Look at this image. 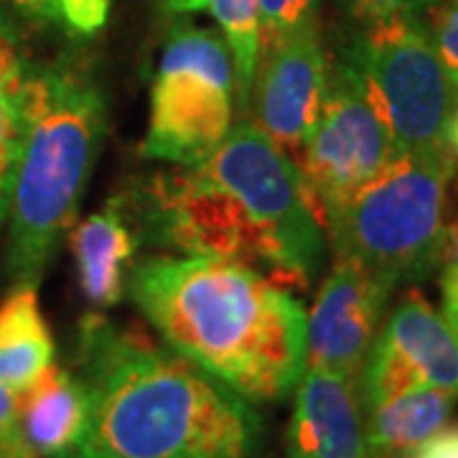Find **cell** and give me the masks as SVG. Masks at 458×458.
I'll list each match as a JSON object with an SVG mask.
<instances>
[{
	"label": "cell",
	"mask_w": 458,
	"mask_h": 458,
	"mask_svg": "<svg viewBox=\"0 0 458 458\" xmlns=\"http://www.w3.org/2000/svg\"><path fill=\"white\" fill-rule=\"evenodd\" d=\"M148 225L183 255L242 262L306 291L324 260V227L291 156L240 120L197 164L158 174L146 191Z\"/></svg>",
	"instance_id": "obj_1"
},
{
	"label": "cell",
	"mask_w": 458,
	"mask_h": 458,
	"mask_svg": "<svg viewBox=\"0 0 458 458\" xmlns=\"http://www.w3.org/2000/svg\"><path fill=\"white\" fill-rule=\"evenodd\" d=\"M77 364L89 418L64 458H260L252 403L171 346L92 313Z\"/></svg>",
	"instance_id": "obj_2"
},
{
	"label": "cell",
	"mask_w": 458,
	"mask_h": 458,
	"mask_svg": "<svg viewBox=\"0 0 458 458\" xmlns=\"http://www.w3.org/2000/svg\"><path fill=\"white\" fill-rule=\"evenodd\" d=\"M128 293L165 346L250 403L283 400L306 369V309L242 262L150 258Z\"/></svg>",
	"instance_id": "obj_3"
},
{
	"label": "cell",
	"mask_w": 458,
	"mask_h": 458,
	"mask_svg": "<svg viewBox=\"0 0 458 458\" xmlns=\"http://www.w3.org/2000/svg\"><path fill=\"white\" fill-rule=\"evenodd\" d=\"M105 131V92L87 69L69 62L33 66L5 216V267L13 283L38 285L59 242L74 227Z\"/></svg>",
	"instance_id": "obj_4"
},
{
	"label": "cell",
	"mask_w": 458,
	"mask_h": 458,
	"mask_svg": "<svg viewBox=\"0 0 458 458\" xmlns=\"http://www.w3.org/2000/svg\"><path fill=\"white\" fill-rule=\"evenodd\" d=\"M454 168L451 148L400 153L327 222L334 258L357 262L393 288L428 276L441 262Z\"/></svg>",
	"instance_id": "obj_5"
},
{
	"label": "cell",
	"mask_w": 458,
	"mask_h": 458,
	"mask_svg": "<svg viewBox=\"0 0 458 458\" xmlns=\"http://www.w3.org/2000/svg\"><path fill=\"white\" fill-rule=\"evenodd\" d=\"M344 64L360 80L400 153L448 148L458 89L443 69L423 16L361 26Z\"/></svg>",
	"instance_id": "obj_6"
},
{
	"label": "cell",
	"mask_w": 458,
	"mask_h": 458,
	"mask_svg": "<svg viewBox=\"0 0 458 458\" xmlns=\"http://www.w3.org/2000/svg\"><path fill=\"white\" fill-rule=\"evenodd\" d=\"M234 113V66L222 33L174 29L150 87L143 156L171 165L197 164L222 146Z\"/></svg>",
	"instance_id": "obj_7"
},
{
	"label": "cell",
	"mask_w": 458,
	"mask_h": 458,
	"mask_svg": "<svg viewBox=\"0 0 458 458\" xmlns=\"http://www.w3.org/2000/svg\"><path fill=\"white\" fill-rule=\"evenodd\" d=\"M397 156L393 135L364 95L360 80L339 62L328 72L321 114L295 161L321 227Z\"/></svg>",
	"instance_id": "obj_8"
},
{
	"label": "cell",
	"mask_w": 458,
	"mask_h": 458,
	"mask_svg": "<svg viewBox=\"0 0 458 458\" xmlns=\"http://www.w3.org/2000/svg\"><path fill=\"white\" fill-rule=\"evenodd\" d=\"M458 394V336L418 291H410L377 334L360 375L361 412L405 393Z\"/></svg>",
	"instance_id": "obj_9"
},
{
	"label": "cell",
	"mask_w": 458,
	"mask_h": 458,
	"mask_svg": "<svg viewBox=\"0 0 458 458\" xmlns=\"http://www.w3.org/2000/svg\"><path fill=\"white\" fill-rule=\"evenodd\" d=\"M328 72L318 31L260 49L247 113H252V125L283 148L293 164L321 114Z\"/></svg>",
	"instance_id": "obj_10"
},
{
	"label": "cell",
	"mask_w": 458,
	"mask_h": 458,
	"mask_svg": "<svg viewBox=\"0 0 458 458\" xmlns=\"http://www.w3.org/2000/svg\"><path fill=\"white\" fill-rule=\"evenodd\" d=\"M394 288L361 265L334 258L306 316V367L327 369L360 385L377 328Z\"/></svg>",
	"instance_id": "obj_11"
},
{
	"label": "cell",
	"mask_w": 458,
	"mask_h": 458,
	"mask_svg": "<svg viewBox=\"0 0 458 458\" xmlns=\"http://www.w3.org/2000/svg\"><path fill=\"white\" fill-rule=\"evenodd\" d=\"M285 458H369L357 382L316 367L303 369Z\"/></svg>",
	"instance_id": "obj_12"
},
{
	"label": "cell",
	"mask_w": 458,
	"mask_h": 458,
	"mask_svg": "<svg viewBox=\"0 0 458 458\" xmlns=\"http://www.w3.org/2000/svg\"><path fill=\"white\" fill-rule=\"evenodd\" d=\"M69 232V247L84 298L95 309L120 303L128 291L132 258L138 252V237L123 204L117 199L107 201L99 212L74 222Z\"/></svg>",
	"instance_id": "obj_13"
},
{
	"label": "cell",
	"mask_w": 458,
	"mask_h": 458,
	"mask_svg": "<svg viewBox=\"0 0 458 458\" xmlns=\"http://www.w3.org/2000/svg\"><path fill=\"white\" fill-rule=\"evenodd\" d=\"M89 397L82 379L51 364L29 390L18 393V428L38 458H64L82 438Z\"/></svg>",
	"instance_id": "obj_14"
},
{
	"label": "cell",
	"mask_w": 458,
	"mask_h": 458,
	"mask_svg": "<svg viewBox=\"0 0 458 458\" xmlns=\"http://www.w3.org/2000/svg\"><path fill=\"white\" fill-rule=\"evenodd\" d=\"M38 285L16 283L0 303V382L29 390L54 364V339L38 306Z\"/></svg>",
	"instance_id": "obj_15"
},
{
	"label": "cell",
	"mask_w": 458,
	"mask_h": 458,
	"mask_svg": "<svg viewBox=\"0 0 458 458\" xmlns=\"http://www.w3.org/2000/svg\"><path fill=\"white\" fill-rule=\"evenodd\" d=\"M458 394L426 387L364 410L369 458H400L445 426Z\"/></svg>",
	"instance_id": "obj_16"
},
{
	"label": "cell",
	"mask_w": 458,
	"mask_h": 458,
	"mask_svg": "<svg viewBox=\"0 0 458 458\" xmlns=\"http://www.w3.org/2000/svg\"><path fill=\"white\" fill-rule=\"evenodd\" d=\"M31 69L16 26L0 16V227L8 216L11 186L26 131Z\"/></svg>",
	"instance_id": "obj_17"
},
{
	"label": "cell",
	"mask_w": 458,
	"mask_h": 458,
	"mask_svg": "<svg viewBox=\"0 0 458 458\" xmlns=\"http://www.w3.org/2000/svg\"><path fill=\"white\" fill-rule=\"evenodd\" d=\"M219 33L227 44L234 66V99L237 110L247 113L250 87L260 56V11L258 0H207Z\"/></svg>",
	"instance_id": "obj_18"
},
{
	"label": "cell",
	"mask_w": 458,
	"mask_h": 458,
	"mask_svg": "<svg viewBox=\"0 0 458 458\" xmlns=\"http://www.w3.org/2000/svg\"><path fill=\"white\" fill-rule=\"evenodd\" d=\"M23 13L59 26L77 38H89L105 29L113 0H11Z\"/></svg>",
	"instance_id": "obj_19"
},
{
	"label": "cell",
	"mask_w": 458,
	"mask_h": 458,
	"mask_svg": "<svg viewBox=\"0 0 458 458\" xmlns=\"http://www.w3.org/2000/svg\"><path fill=\"white\" fill-rule=\"evenodd\" d=\"M260 49L318 31L321 0H258Z\"/></svg>",
	"instance_id": "obj_20"
},
{
	"label": "cell",
	"mask_w": 458,
	"mask_h": 458,
	"mask_svg": "<svg viewBox=\"0 0 458 458\" xmlns=\"http://www.w3.org/2000/svg\"><path fill=\"white\" fill-rule=\"evenodd\" d=\"M423 21L448 80L458 89V0H438L423 13Z\"/></svg>",
	"instance_id": "obj_21"
},
{
	"label": "cell",
	"mask_w": 458,
	"mask_h": 458,
	"mask_svg": "<svg viewBox=\"0 0 458 458\" xmlns=\"http://www.w3.org/2000/svg\"><path fill=\"white\" fill-rule=\"evenodd\" d=\"M349 13L360 21L361 26L387 21V18L423 16L430 5L438 0H344Z\"/></svg>",
	"instance_id": "obj_22"
},
{
	"label": "cell",
	"mask_w": 458,
	"mask_h": 458,
	"mask_svg": "<svg viewBox=\"0 0 458 458\" xmlns=\"http://www.w3.org/2000/svg\"><path fill=\"white\" fill-rule=\"evenodd\" d=\"M0 458H38L18 428V393L0 382Z\"/></svg>",
	"instance_id": "obj_23"
},
{
	"label": "cell",
	"mask_w": 458,
	"mask_h": 458,
	"mask_svg": "<svg viewBox=\"0 0 458 458\" xmlns=\"http://www.w3.org/2000/svg\"><path fill=\"white\" fill-rule=\"evenodd\" d=\"M400 458H458V423L438 428L430 438Z\"/></svg>",
	"instance_id": "obj_24"
},
{
	"label": "cell",
	"mask_w": 458,
	"mask_h": 458,
	"mask_svg": "<svg viewBox=\"0 0 458 458\" xmlns=\"http://www.w3.org/2000/svg\"><path fill=\"white\" fill-rule=\"evenodd\" d=\"M441 298L443 318L458 336V258L441 265Z\"/></svg>",
	"instance_id": "obj_25"
},
{
	"label": "cell",
	"mask_w": 458,
	"mask_h": 458,
	"mask_svg": "<svg viewBox=\"0 0 458 458\" xmlns=\"http://www.w3.org/2000/svg\"><path fill=\"white\" fill-rule=\"evenodd\" d=\"M448 148H451V156L458 165V107L451 117V125H448Z\"/></svg>",
	"instance_id": "obj_26"
}]
</instances>
